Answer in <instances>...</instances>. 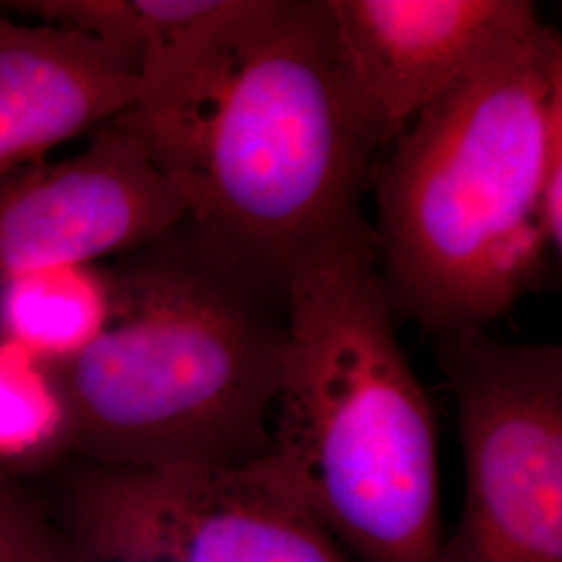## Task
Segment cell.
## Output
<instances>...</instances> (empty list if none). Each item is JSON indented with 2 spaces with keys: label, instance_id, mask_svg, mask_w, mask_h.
Here are the masks:
<instances>
[{
  "label": "cell",
  "instance_id": "obj_1",
  "mask_svg": "<svg viewBox=\"0 0 562 562\" xmlns=\"http://www.w3.org/2000/svg\"><path fill=\"white\" fill-rule=\"evenodd\" d=\"M113 121L180 188L188 222L283 299L313 255L373 236L361 202L382 144L327 0H248L192 78Z\"/></svg>",
  "mask_w": 562,
  "mask_h": 562
},
{
  "label": "cell",
  "instance_id": "obj_2",
  "mask_svg": "<svg viewBox=\"0 0 562 562\" xmlns=\"http://www.w3.org/2000/svg\"><path fill=\"white\" fill-rule=\"evenodd\" d=\"M120 259L109 323L59 364L76 461L240 467L271 454L285 299L188 220Z\"/></svg>",
  "mask_w": 562,
  "mask_h": 562
},
{
  "label": "cell",
  "instance_id": "obj_3",
  "mask_svg": "<svg viewBox=\"0 0 562 562\" xmlns=\"http://www.w3.org/2000/svg\"><path fill=\"white\" fill-rule=\"evenodd\" d=\"M562 125V42L543 23L431 102L375 173L378 265L394 313L442 338L485 329L552 257L543 161Z\"/></svg>",
  "mask_w": 562,
  "mask_h": 562
},
{
  "label": "cell",
  "instance_id": "obj_4",
  "mask_svg": "<svg viewBox=\"0 0 562 562\" xmlns=\"http://www.w3.org/2000/svg\"><path fill=\"white\" fill-rule=\"evenodd\" d=\"M392 315L373 236L294 271L271 454L350 561L440 562L438 423Z\"/></svg>",
  "mask_w": 562,
  "mask_h": 562
},
{
  "label": "cell",
  "instance_id": "obj_5",
  "mask_svg": "<svg viewBox=\"0 0 562 562\" xmlns=\"http://www.w3.org/2000/svg\"><path fill=\"white\" fill-rule=\"evenodd\" d=\"M42 492L88 562H352L273 454L240 467L71 461Z\"/></svg>",
  "mask_w": 562,
  "mask_h": 562
},
{
  "label": "cell",
  "instance_id": "obj_6",
  "mask_svg": "<svg viewBox=\"0 0 562 562\" xmlns=\"http://www.w3.org/2000/svg\"><path fill=\"white\" fill-rule=\"evenodd\" d=\"M464 503L440 562H562V348L485 329L438 338Z\"/></svg>",
  "mask_w": 562,
  "mask_h": 562
},
{
  "label": "cell",
  "instance_id": "obj_7",
  "mask_svg": "<svg viewBox=\"0 0 562 562\" xmlns=\"http://www.w3.org/2000/svg\"><path fill=\"white\" fill-rule=\"evenodd\" d=\"M183 220L180 188L109 121L80 155L0 180V288L44 269L127 255Z\"/></svg>",
  "mask_w": 562,
  "mask_h": 562
},
{
  "label": "cell",
  "instance_id": "obj_8",
  "mask_svg": "<svg viewBox=\"0 0 562 562\" xmlns=\"http://www.w3.org/2000/svg\"><path fill=\"white\" fill-rule=\"evenodd\" d=\"M327 9L382 150L483 59L543 25L529 0H327Z\"/></svg>",
  "mask_w": 562,
  "mask_h": 562
},
{
  "label": "cell",
  "instance_id": "obj_9",
  "mask_svg": "<svg viewBox=\"0 0 562 562\" xmlns=\"http://www.w3.org/2000/svg\"><path fill=\"white\" fill-rule=\"evenodd\" d=\"M140 69L80 30L0 11V180L127 111Z\"/></svg>",
  "mask_w": 562,
  "mask_h": 562
},
{
  "label": "cell",
  "instance_id": "obj_10",
  "mask_svg": "<svg viewBox=\"0 0 562 562\" xmlns=\"http://www.w3.org/2000/svg\"><path fill=\"white\" fill-rule=\"evenodd\" d=\"M109 267L65 265L0 288V340L63 364L97 340L111 317Z\"/></svg>",
  "mask_w": 562,
  "mask_h": 562
},
{
  "label": "cell",
  "instance_id": "obj_11",
  "mask_svg": "<svg viewBox=\"0 0 562 562\" xmlns=\"http://www.w3.org/2000/svg\"><path fill=\"white\" fill-rule=\"evenodd\" d=\"M76 461V427L59 364L0 340V477L46 482Z\"/></svg>",
  "mask_w": 562,
  "mask_h": 562
},
{
  "label": "cell",
  "instance_id": "obj_12",
  "mask_svg": "<svg viewBox=\"0 0 562 562\" xmlns=\"http://www.w3.org/2000/svg\"><path fill=\"white\" fill-rule=\"evenodd\" d=\"M0 562H88L55 519L38 483L0 477Z\"/></svg>",
  "mask_w": 562,
  "mask_h": 562
}]
</instances>
